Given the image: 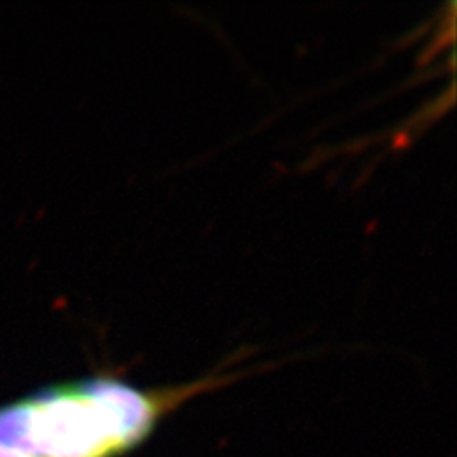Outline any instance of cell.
I'll return each instance as SVG.
<instances>
[{"label": "cell", "instance_id": "cell-2", "mask_svg": "<svg viewBox=\"0 0 457 457\" xmlns=\"http://www.w3.org/2000/svg\"><path fill=\"white\" fill-rule=\"evenodd\" d=\"M0 457H29L22 453H17L14 449H9V447H4L0 445Z\"/></svg>", "mask_w": 457, "mask_h": 457}, {"label": "cell", "instance_id": "cell-1", "mask_svg": "<svg viewBox=\"0 0 457 457\" xmlns=\"http://www.w3.org/2000/svg\"><path fill=\"white\" fill-rule=\"evenodd\" d=\"M160 413L158 395L88 378L0 407V445L29 457H115L143 441Z\"/></svg>", "mask_w": 457, "mask_h": 457}]
</instances>
